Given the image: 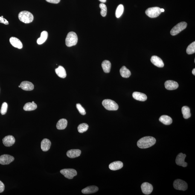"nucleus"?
<instances>
[{"label": "nucleus", "mask_w": 195, "mask_h": 195, "mask_svg": "<svg viewBox=\"0 0 195 195\" xmlns=\"http://www.w3.org/2000/svg\"><path fill=\"white\" fill-rule=\"evenodd\" d=\"M156 140L151 136H146L141 138L138 141L137 144L141 149H146L152 147L155 144Z\"/></svg>", "instance_id": "nucleus-1"}, {"label": "nucleus", "mask_w": 195, "mask_h": 195, "mask_svg": "<svg viewBox=\"0 0 195 195\" xmlns=\"http://www.w3.org/2000/svg\"><path fill=\"white\" fill-rule=\"evenodd\" d=\"M20 20L25 24H29L32 22L34 20L33 15L30 12L24 11L20 12L18 15Z\"/></svg>", "instance_id": "nucleus-2"}, {"label": "nucleus", "mask_w": 195, "mask_h": 195, "mask_svg": "<svg viewBox=\"0 0 195 195\" xmlns=\"http://www.w3.org/2000/svg\"><path fill=\"white\" fill-rule=\"evenodd\" d=\"M78 42L77 35L75 32H70L65 39V44L67 46L70 47L76 45Z\"/></svg>", "instance_id": "nucleus-3"}, {"label": "nucleus", "mask_w": 195, "mask_h": 195, "mask_svg": "<svg viewBox=\"0 0 195 195\" xmlns=\"http://www.w3.org/2000/svg\"><path fill=\"white\" fill-rule=\"evenodd\" d=\"M103 106L106 109L109 111H116L119 109L118 105L114 100L107 99L103 100Z\"/></svg>", "instance_id": "nucleus-4"}, {"label": "nucleus", "mask_w": 195, "mask_h": 195, "mask_svg": "<svg viewBox=\"0 0 195 195\" xmlns=\"http://www.w3.org/2000/svg\"><path fill=\"white\" fill-rule=\"evenodd\" d=\"M187 24L185 22H181L177 24L176 26L172 29L170 32V34L172 36H175L177 35L180 33L183 30L187 28Z\"/></svg>", "instance_id": "nucleus-5"}, {"label": "nucleus", "mask_w": 195, "mask_h": 195, "mask_svg": "<svg viewBox=\"0 0 195 195\" xmlns=\"http://www.w3.org/2000/svg\"><path fill=\"white\" fill-rule=\"evenodd\" d=\"M146 14L150 18L157 17L161 13V8L158 7L149 8L146 10Z\"/></svg>", "instance_id": "nucleus-6"}, {"label": "nucleus", "mask_w": 195, "mask_h": 195, "mask_svg": "<svg viewBox=\"0 0 195 195\" xmlns=\"http://www.w3.org/2000/svg\"><path fill=\"white\" fill-rule=\"evenodd\" d=\"M173 187L176 190L185 191L188 189L187 182L180 179L176 180L173 182Z\"/></svg>", "instance_id": "nucleus-7"}, {"label": "nucleus", "mask_w": 195, "mask_h": 195, "mask_svg": "<svg viewBox=\"0 0 195 195\" xmlns=\"http://www.w3.org/2000/svg\"><path fill=\"white\" fill-rule=\"evenodd\" d=\"M60 173L65 178L69 179H72L77 175V171L73 169H64L61 170Z\"/></svg>", "instance_id": "nucleus-8"}, {"label": "nucleus", "mask_w": 195, "mask_h": 195, "mask_svg": "<svg viewBox=\"0 0 195 195\" xmlns=\"http://www.w3.org/2000/svg\"><path fill=\"white\" fill-rule=\"evenodd\" d=\"M14 158L11 155L4 154L0 156V164L1 165H8L14 160Z\"/></svg>", "instance_id": "nucleus-9"}, {"label": "nucleus", "mask_w": 195, "mask_h": 195, "mask_svg": "<svg viewBox=\"0 0 195 195\" xmlns=\"http://www.w3.org/2000/svg\"><path fill=\"white\" fill-rule=\"evenodd\" d=\"M186 155L185 154L180 153L178 155L176 158V163L177 165L183 167H186L188 164L185 161Z\"/></svg>", "instance_id": "nucleus-10"}, {"label": "nucleus", "mask_w": 195, "mask_h": 195, "mask_svg": "<svg viewBox=\"0 0 195 195\" xmlns=\"http://www.w3.org/2000/svg\"><path fill=\"white\" fill-rule=\"evenodd\" d=\"M141 188L143 193L146 195L150 194L153 189V186L148 182L143 183L141 186Z\"/></svg>", "instance_id": "nucleus-11"}, {"label": "nucleus", "mask_w": 195, "mask_h": 195, "mask_svg": "<svg viewBox=\"0 0 195 195\" xmlns=\"http://www.w3.org/2000/svg\"><path fill=\"white\" fill-rule=\"evenodd\" d=\"M3 143L6 147H10L15 144V139L14 137L11 135H8L3 138Z\"/></svg>", "instance_id": "nucleus-12"}, {"label": "nucleus", "mask_w": 195, "mask_h": 195, "mask_svg": "<svg viewBox=\"0 0 195 195\" xmlns=\"http://www.w3.org/2000/svg\"><path fill=\"white\" fill-rule=\"evenodd\" d=\"M166 89L168 90H174L179 87L177 82L173 80H168L164 83Z\"/></svg>", "instance_id": "nucleus-13"}, {"label": "nucleus", "mask_w": 195, "mask_h": 195, "mask_svg": "<svg viewBox=\"0 0 195 195\" xmlns=\"http://www.w3.org/2000/svg\"><path fill=\"white\" fill-rule=\"evenodd\" d=\"M151 61L154 65L158 67L162 68L164 66V63L162 59L157 56H152L151 59Z\"/></svg>", "instance_id": "nucleus-14"}, {"label": "nucleus", "mask_w": 195, "mask_h": 195, "mask_svg": "<svg viewBox=\"0 0 195 195\" xmlns=\"http://www.w3.org/2000/svg\"><path fill=\"white\" fill-rule=\"evenodd\" d=\"M21 89L25 91H31L33 90L34 86L31 82L28 81H24L21 83L20 85Z\"/></svg>", "instance_id": "nucleus-15"}, {"label": "nucleus", "mask_w": 195, "mask_h": 195, "mask_svg": "<svg viewBox=\"0 0 195 195\" xmlns=\"http://www.w3.org/2000/svg\"><path fill=\"white\" fill-rule=\"evenodd\" d=\"M11 44L15 48L21 49L23 45L22 42L18 38L15 37H11L10 39Z\"/></svg>", "instance_id": "nucleus-16"}, {"label": "nucleus", "mask_w": 195, "mask_h": 195, "mask_svg": "<svg viewBox=\"0 0 195 195\" xmlns=\"http://www.w3.org/2000/svg\"><path fill=\"white\" fill-rule=\"evenodd\" d=\"M51 141L45 138L41 142V149L43 151H48L51 147Z\"/></svg>", "instance_id": "nucleus-17"}, {"label": "nucleus", "mask_w": 195, "mask_h": 195, "mask_svg": "<svg viewBox=\"0 0 195 195\" xmlns=\"http://www.w3.org/2000/svg\"><path fill=\"white\" fill-rule=\"evenodd\" d=\"M133 97L135 100L141 101H146L147 99L146 94L139 92H134L133 94Z\"/></svg>", "instance_id": "nucleus-18"}, {"label": "nucleus", "mask_w": 195, "mask_h": 195, "mask_svg": "<svg viewBox=\"0 0 195 195\" xmlns=\"http://www.w3.org/2000/svg\"><path fill=\"white\" fill-rule=\"evenodd\" d=\"M81 151L79 149H72L68 150L67 153V155L68 157L74 158L80 156Z\"/></svg>", "instance_id": "nucleus-19"}, {"label": "nucleus", "mask_w": 195, "mask_h": 195, "mask_svg": "<svg viewBox=\"0 0 195 195\" xmlns=\"http://www.w3.org/2000/svg\"><path fill=\"white\" fill-rule=\"evenodd\" d=\"M98 190V187L95 186H91L83 189L82 190V192L84 194H92L96 192Z\"/></svg>", "instance_id": "nucleus-20"}, {"label": "nucleus", "mask_w": 195, "mask_h": 195, "mask_svg": "<svg viewBox=\"0 0 195 195\" xmlns=\"http://www.w3.org/2000/svg\"><path fill=\"white\" fill-rule=\"evenodd\" d=\"M123 166V163L120 161H116L111 163L109 166V168L112 170H120Z\"/></svg>", "instance_id": "nucleus-21"}, {"label": "nucleus", "mask_w": 195, "mask_h": 195, "mask_svg": "<svg viewBox=\"0 0 195 195\" xmlns=\"http://www.w3.org/2000/svg\"><path fill=\"white\" fill-rule=\"evenodd\" d=\"M55 72L59 77L65 78L67 76L66 71L65 68L62 66H59L55 70Z\"/></svg>", "instance_id": "nucleus-22"}, {"label": "nucleus", "mask_w": 195, "mask_h": 195, "mask_svg": "<svg viewBox=\"0 0 195 195\" xmlns=\"http://www.w3.org/2000/svg\"><path fill=\"white\" fill-rule=\"evenodd\" d=\"M67 120L66 119H61L56 124V128L59 130H63L67 127Z\"/></svg>", "instance_id": "nucleus-23"}, {"label": "nucleus", "mask_w": 195, "mask_h": 195, "mask_svg": "<svg viewBox=\"0 0 195 195\" xmlns=\"http://www.w3.org/2000/svg\"><path fill=\"white\" fill-rule=\"evenodd\" d=\"M159 120L161 122L166 125H169L173 123V120L172 118L167 115L161 116L159 118Z\"/></svg>", "instance_id": "nucleus-24"}, {"label": "nucleus", "mask_w": 195, "mask_h": 195, "mask_svg": "<svg viewBox=\"0 0 195 195\" xmlns=\"http://www.w3.org/2000/svg\"><path fill=\"white\" fill-rule=\"evenodd\" d=\"M112 65L109 60L103 61L102 64V67L104 72L106 73L110 72Z\"/></svg>", "instance_id": "nucleus-25"}, {"label": "nucleus", "mask_w": 195, "mask_h": 195, "mask_svg": "<svg viewBox=\"0 0 195 195\" xmlns=\"http://www.w3.org/2000/svg\"><path fill=\"white\" fill-rule=\"evenodd\" d=\"M48 32L44 31L41 33L40 38L38 39L37 40V43L39 45L43 43L48 39Z\"/></svg>", "instance_id": "nucleus-26"}, {"label": "nucleus", "mask_w": 195, "mask_h": 195, "mask_svg": "<svg viewBox=\"0 0 195 195\" xmlns=\"http://www.w3.org/2000/svg\"><path fill=\"white\" fill-rule=\"evenodd\" d=\"M120 72L121 76L126 78H129L131 74L130 71L124 66L122 67Z\"/></svg>", "instance_id": "nucleus-27"}, {"label": "nucleus", "mask_w": 195, "mask_h": 195, "mask_svg": "<svg viewBox=\"0 0 195 195\" xmlns=\"http://www.w3.org/2000/svg\"><path fill=\"white\" fill-rule=\"evenodd\" d=\"M37 108V105L36 103L28 102L26 103L23 109L25 111H32L35 110Z\"/></svg>", "instance_id": "nucleus-28"}, {"label": "nucleus", "mask_w": 195, "mask_h": 195, "mask_svg": "<svg viewBox=\"0 0 195 195\" xmlns=\"http://www.w3.org/2000/svg\"><path fill=\"white\" fill-rule=\"evenodd\" d=\"M182 113L184 119H188L191 116L189 108L188 106H184L182 108Z\"/></svg>", "instance_id": "nucleus-29"}, {"label": "nucleus", "mask_w": 195, "mask_h": 195, "mask_svg": "<svg viewBox=\"0 0 195 195\" xmlns=\"http://www.w3.org/2000/svg\"><path fill=\"white\" fill-rule=\"evenodd\" d=\"M89 126L86 123H82L79 125L78 127V130L80 133H83L88 130Z\"/></svg>", "instance_id": "nucleus-30"}, {"label": "nucleus", "mask_w": 195, "mask_h": 195, "mask_svg": "<svg viewBox=\"0 0 195 195\" xmlns=\"http://www.w3.org/2000/svg\"><path fill=\"white\" fill-rule=\"evenodd\" d=\"M124 6L122 4H120L118 6L115 12V15L117 18H119L121 16L124 12Z\"/></svg>", "instance_id": "nucleus-31"}, {"label": "nucleus", "mask_w": 195, "mask_h": 195, "mask_svg": "<svg viewBox=\"0 0 195 195\" xmlns=\"http://www.w3.org/2000/svg\"><path fill=\"white\" fill-rule=\"evenodd\" d=\"M187 53L189 55L194 54L195 53V42H193L188 47Z\"/></svg>", "instance_id": "nucleus-32"}, {"label": "nucleus", "mask_w": 195, "mask_h": 195, "mask_svg": "<svg viewBox=\"0 0 195 195\" xmlns=\"http://www.w3.org/2000/svg\"><path fill=\"white\" fill-rule=\"evenodd\" d=\"M100 7L101 10L100 14L103 17L106 16L107 13V8L106 6L102 3L100 4Z\"/></svg>", "instance_id": "nucleus-33"}, {"label": "nucleus", "mask_w": 195, "mask_h": 195, "mask_svg": "<svg viewBox=\"0 0 195 195\" xmlns=\"http://www.w3.org/2000/svg\"><path fill=\"white\" fill-rule=\"evenodd\" d=\"M8 105L6 102H4L1 106V115H4L6 113L7 110Z\"/></svg>", "instance_id": "nucleus-34"}, {"label": "nucleus", "mask_w": 195, "mask_h": 195, "mask_svg": "<svg viewBox=\"0 0 195 195\" xmlns=\"http://www.w3.org/2000/svg\"><path fill=\"white\" fill-rule=\"evenodd\" d=\"M76 107L79 112L82 115H84L86 114V111L80 103L76 104Z\"/></svg>", "instance_id": "nucleus-35"}, {"label": "nucleus", "mask_w": 195, "mask_h": 195, "mask_svg": "<svg viewBox=\"0 0 195 195\" xmlns=\"http://www.w3.org/2000/svg\"><path fill=\"white\" fill-rule=\"evenodd\" d=\"M0 22L5 24V25H8L9 24L8 21L3 18V16L0 17Z\"/></svg>", "instance_id": "nucleus-36"}, {"label": "nucleus", "mask_w": 195, "mask_h": 195, "mask_svg": "<svg viewBox=\"0 0 195 195\" xmlns=\"http://www.w3.org/2000/svg\"><path fill=\"white\" fill-rule=\"evenodd\" d=\"M5 186L3 182L0 181V193H2L4 191Z\"/></svg>", "instance_id": "nucleus-37"}, {"label": "nucleus", "mask_w": 195, "mask_h": 195, "mask_svg": "<svg viewBox=\"0 0 195 195\" xmlns=\"http://www.w3.org/2000/svg\"><path fill=\"white\" fill-rule=\"evenodd\" d=\"M47 2L51 3V4H58L60 1V0H46Z\"/></svg>", "instance_id": "nucleus-38"}, {"label": "nucleus", "mask_w": 195, "mask_h": 195, "mask_svg": "<svg viewBox=\"0 0 195 195\" xmlns=\"http://www.w3.org/2000/svg\"><path fill=\"white\" fill-rule=\"evenodd\" d=\"M192 72V74L194 75H195V68H194V69H193Z\"/></svg>", "instance_id": "nucleus-39"}, {"label": "nucleus", "mask_w": 195, "mask_h": 195, "mask_svg": "<svg viewBox=\"0 0 195 195\" xmlns=\"http://www.w3.org/2000/svg\"><path fill=\"white\" fill-rule=\"evenodd\" d=\"M99 1L103 3L106 2V0H99Z\"/></svg>", "instance_id": "nucleus-40"}, {"label": "nucleus", "mask_w": 195, "mask_h": 195, "mask_svg": "<svg viewBox=\"0 0 195 195\" xmlns=\"http://www.w3.org/2000/svg\"><path fill=\"white\" fill-rule=\"evenodd\" d=\"M161 13H162V12H164V9L161 8Z\"/></svg>", "instance_id": "nucleus-41"}, {"label": "nucleus", "mask_w": 195, "mask_h": 195, "mask_svg": "<svg viewBox=\"0 0 195 195\" xmlns=\"http://www.w3.org/2000/svg\"><path fill=\"white\" fill-rule=\"evenodd\" d=\"M32 103H34L35 102L34 101H33L32 102Z\"/></svg>", "instance_id": "nucleus-42"}, {"label": "nucleus", "mask_w": 195, "mask_h": 195, "mask_svg": "<svg viewBox=\"0 0 195 195\" xmlns=\"http://www.w3.org/2000/svg\"><path fill=\"white\" fill-rule=\"evenodd\" d=\"M19 87L20 88V85H19Z\"/></svg>", "instance_id": "nucleus-43"}]
</instances>
